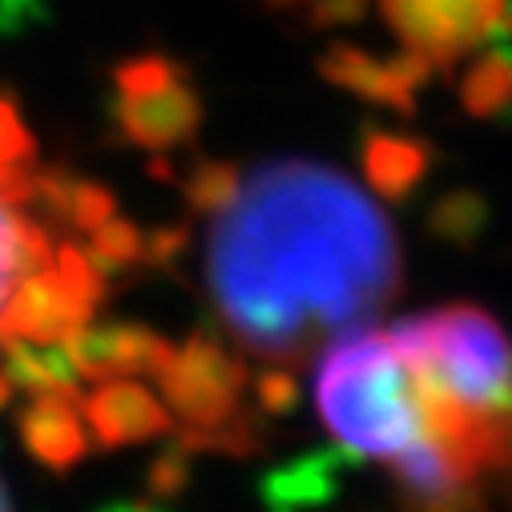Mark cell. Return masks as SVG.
I'll return each mask as SVG.
<instances>
[{
	"label": "cell",
	"mask_w": 512,
	"mask_h": 512,
	"mask_svg": "<svg viewBox=\"0 0 512 512\" xmlns=\"http://www.w3.org/2000/svg\"><path fill=\"white\" fill-rule=\"evenodd\" d=\"M404 283V250L383 214L339 166L271 158L242 178L210 226L206 291L250 355L303 367L359 331Z\"/></svg>",
	"instance_id": "cell-1"
},
{
	"label": "cell",
	"mask_w": 512,
	"mask_h": 512,
	"mask_svg": "<svg viewBox=\"0 0 512 512\" xmlns=\"http://www.w3.org/2000/svg\"><path fill=\"white\" fill-rule=\"evenodd\" d=\"M315 408L355 460H396L420 436L416 379L388 331L359 327L315 359Z\"/></svg>",
	"instance_id": "cell-2"
},
{
	"label": "cell",
	"mask_w": 512,
	"mask_h": 512,
	"mask_svg": "<svg viewBox=\"0 0 512 512\" xmlns=\"http://www.w3.org/2000/svg\"><path fill=\"white\" fill-rule=\"evenodd\" d=\"M408 371L468 412H512V343L480 303H448L388 327Z\"/></svg>",
	"instance_id": "cell-3"
},
{
	"label": "cell",
	"mask_w": 512,
	"mask_h": 512,
	"mask_svg": "<svg viewBox=\"0 0 512 512\" xmlns=\"http://www.w3.org/2000/svg\"><path fill=\"white\" fill-rule=\"evenodd\" d=\"M105 105L117 134L154 158L194 142L206 117V105L190 81V69L162 53L117 61L109 73Z\"/></svg>",
	"instance_id": "cell-4"
},
{
	"label": "cell",
	"mask_w": 512,
	"mask_h": 512,
	"mask_svg": "<svg viewBox=\"0 0 512 512\" xmlns=\"http://www.w3.org/2000/svg\"><path fill=\"white\" fill-rule=\"evenodd\" d=\"M105 299V275L93 267L89 250L77 242H57L45 271L17 279L5 299L9 339L29 343H69L93 323V311Z\"/></svg>",
	"instance_id": "cell-5"
},
{
	"label": "cell",
	"mask_w": 512,
	"mask_h": 512,
	"mask_svg": "<svg viewBox=\"0 0 512 512\" xmlns=\"http://www.w3.org/2000/svg\"><path fill=\"white\" fill-rule=\"evenodd\" d=\"M158 383L170 416H178L182 428H218L242 412L250 371L238 351H230L210 327H202L182 347H174V359L166 363Z\"/></svg>",
	"instance_id": "cell-6"
},
{
	"label": "cell",
	"mask_w": 512,
	"mask_h": 512,
	"mask_svg": "<svg viewBox=\"0 0 512 512\" xmlns=\"http://www.w3.org/2000/svg\"><path fill=\"white\" fill-rule=\"evenodd\" d=\"M396 41L448 73L460 57L496 41L508 0H375Z\"/></svg>",
	"instance_id": "cell-7"
},
{
	"label": "cell",
	"mask_w": 512,
	"mask_h": 512,
	"mask_svg": "<svg viewBox=\"0 0 512 512\" xmlns=\"http://www.w3.org/2000/svg\"><path fill=\"white\" fill-rule=\"evenodd\" d=\"M319 77L335 89H347V93L379 105V109L412 117L420 105V89L436 77V69L408 49H400L392 57H375L359 45L335 41L319 53Z\"/></svg>",
	"instance_id": "cell-8"
},
{
	"label": "cell",
	"mask_w": 512,
	"mask_h": 512,
	"mask_svg": "<svg viewBox=\"0 0 512 512\" xmlns=\"http://www.w3.org/2000/svg\"><path fill=\"white\" fill-rule=\"evenodd\" d=\"M73 367L81 379L109 383V379H134V375H162L174 359L166 335L142 323H89L69 343Z\"/></svg>",
	"instance_id": "cell-9"
},
{
	"label": "cell",
	"mask_w": 512,
	"mask_h": 512,
	"mask_svg": "<svg viewBox=\"0 0 512 512\" xmlns=\"http://www.w3.org/2000/svg\"><path fill=\"white\" fill-rule=\"evenodd\" d=\"M81 416L89 424V436L97 448L117 452V448H134L150 444L158 436L174 432L170 408L134 379H109L97 383L93 392L81 396Z\"/></svg>",
	"instance_id": "cell-10"
},
{
	"label": "cell",
	"mask_w": 512,
	"mask_h": 512,
	"mask_svg": "<svg viewBox=\"0 0 512 512\" xmlns=\"http://www.w3.org/2000/svg\"><path fill=\"white\" fill-rule=\"evenodd\" d=\"M355 154L367 186L383 202H408L436 166V146L420 134L388 130V125L363 121L355 134Z\"/></svg>",
	"instance_id": "cell-11"
},
{
	"label": "cell",
	"mask_w": 512,
	"mask_h": 512,
	"mask_svg": "<svg viewBox=\"0 0 512 512\" xmlns=\"http://www.w3.org/2000/svg\"><path fill=\"white\" fill-rule=\"evenodd\" d=\"M351 464L355 456L347 448L303 452L259 480V504L263 512H319L339 496L343 472Z\"/></svg>",
	"instance_id": "cell-12"
},
{
	"label": "cell",
	"mask_w": 512,
	"mask_h": 512,
	"mask_svg": "<svg viewBox=\"0 0 512 512\" xmlns=\"http://www.w3.org/2000/svg\"><path fill=\"white\" fill-rule=\"evenodd\" d=\"M17 436L25 452L53 476H65L89 456V432L77 400L61 396H37L17 412Z\"/></svg>",
	"instance_id": "cell-13"
},
{
	"label": "cell",
	"mask_w": 512,
	"mask_h": 512,
	"mask_svg": "<svg viewBox=\"0 0 512 512\" xmlns=\"http://www.w3.org/2000/svg\"><path fill=\"white\" fill-rule=\"evenodd\" d=\"M0 359L13 388L37 396H61L81 404V375L73 367V355L65 343H29V339H5L0 343Z\"/></svg>",
	"instance_id": "cell-14"
},
{
	"label": "cell",
	"mask_w": 512,
	"mask_h": 512,
	"mask_svg": "<svg viewBox=\"0 0 512 512\" xmlns=\"http://www.w3.org/2000/svg\"><path fill=\"white\" fill-rule=\"evenodd\" d=\"M456 97H460V105L472 121L512 117V53H508V45H500V41L484 45L468 61Z\"/></svg>",
	"instance_id": "cell-15"
},
{
	"label": "cell",
	"mask_w": 512,
	"mask_h": 512,
	"mask_svg": "<svg viewBox=\"0 0 512 512\" xmlns=\"http://www.w3.org/2000/svg\"><path fill=\"white\" fill-rule=\"evenodd\" d=\"M33 182H37V142L29 125L21 121L17 101L0 93V202L9 210L33 206Z\"/></svg>",
	"instance_id": "cell-16"
},
{
	"label": "cell",
	"mask_w": 512,
	"mask_h": 512,
	"mask_svg": "<svg viewBox=\"0 0 512 512\" xmlns=\"http://www.w3.org/2000/svg\"><path fill=\"white\" fill-rule=\"evenodd\" d=\"M492 222V202L476 190V186H452L444 190L428 214H424V234L440 246H456V250H472L484 230Z\"/></svg>",
	"instance_id": "cell-17"
},
{
	"label": "cell",
	"mask_w": 512,
	"mask_h": 512,
	"mask_svg": "<svg viewBox=\"0 0 512 512\" xmlns=\"http://www.w3.org/2000/svg\"><path fill=\"white\" fill-rule=\"evenodd\" d=\"M190 456H230V460H250V456H259L267 452L271 444V432L263 428V416L259 412H238L234 420L218 424V428H182L174 436Z\"/></svg>",
	"instance_id": "cell-18"
},
{
	"label": "cell",
	"mask_w": 512,
	"mask_h": 512,
	"mask_svg": "<svg viewBox=\"0 0 512 512\" xmlns=\"http://www.w3.org/2000/svg\"><path fill=\"white\" fill-rule=\"evenodd\" d=\"M238 190H242V170L222 158H198L182 182V198H186L190 214H198V218L226 214L234 206Z\"/></svg>",
	"instance_id": "cell-19"
},
{
	"label": "cell",
	"mask_w": 512,
	"mask_h": 512,
	"mask_svg": "<svg viewBox=\"0 0 512 512\" xmlns=\"http://www.w3.org/2000/svg\"><path fill=\"white\" fill-rule=\"evenodd\" d=\"M89 259L105 279L125 275L134 267H146V230L130 218L113 214L101 230L89 234Z\"/></svg>",
	"instance_id": "cell-20"
},
{
	"label": "cell",
	"mask_w": 512,
	"mask_h": 512,
	"mask_svg": "<svg viewBox=\"0 0 512 512\" xmlns=\"http://www.w3.org/2000/svg\"><path fill=\"white\" fill-rule=\"evenodd\" d=\"M194 456L174 440V444H166L154 460H150V468H146V500H158V504H166V500H178V496H186V488H190V480H194V464H190Z\"/></svg>",
	"instance_id": "cell-21"
},
{
	"label": "cell",
	"mask_w": 512,
	"mask_h": 512,
	"mask_svg": "<svg viewBox=\"0 0 512 512\" xmlns=\"http://www.w3.org/2000/svg\"><path fill=\"white\" fill-rule=\"evenodd\" d=\"M117 214V198L101 186V182H89V178H73V190H69V210H65V230H101L109 218Z\"/></svg>",
	"instance_id": "cell-22"
},
{
	"label": "cell",
	"mask_w": 512,
	"mask_h": 512,
	"mask_svg": "<svg viewBox=\"0 0 512 512\" xmlns=\"http://www.w3.org/2000/svg\"><path fill=\"white\" fill-rule=\"evenodd\" d=\"M254 408H259L263 420H279L291 416L299 408V379L291 367H267L254 375Z\"/></svg>",
	"instance_id": "cell-23"
},
{
	"label": "cell",
	"mask_w": 512,
	"mask_h": 512,
	"mask_svg": "<svg viewBox=\"0 0 512 512\" xmlns=\"http://www.w3.org/2000/svg\"><path fill=\"white\" fill-rule=\"evenodd\" d=\"M186 250H190V226L186 222H170V226L146 230V267L174 271L178 259H186Z\"/></svg>",
	"instance_id": "cell-24"
},
{
	"label": "cell",
	"mask_w": 512,
	"mask_h": 512,
	"mask_svg": "<svg viewBox=\"0 0 512 512\" xmlns=\"http://www.w3.org/2000/svg\"><path fill=\"white\" fill-rule=\"evenodd\" d=\"M21 214L0 202V303L9 299V283L21 275V238H17Z\"/></svg>",
	"instance_id": "cell-25"
},
{
	"label": "cell",
	"mask_w": 512,
	"mask_h": 512,
	"mask_svg": "<svg viewBox=\"0 0 512 512\" xmlns=\"http://www.w3.org/2000/svg\"><path fill=\"white\" fill-rule=\"evenodd\" d=\"M363 13H367V0H311L307 25L311 29H343V25H359Z\"/></svg>",
	"instance_id": "cell-26"
},
{
	"label": "cell",
	"mask_w": 512,
	"mask_h": 512,
	"mask_svg": "<svg viewBox=\"0 0 512 512\" xmlns=\"http://www.w3.org/2000/svg\"><path fill=\"white\" fill-rule=\"evenodd\" d=\"M484 508H488V504H484L480 484H464V488H452L448 496H436V500L416 504V508H408V512H484Z\"/></svg>",
	"instance_id": "cell-27"
},
{
	"label": "cell",
	"mask_w": 512,
	"mask_h": 512,
	"mask_svg": "<svg viewBox=\"0 0 512 512\" xmlns=\"http://www.w3.org/2000/svg\"><path fill=\"white\" fill-rule=\"evenodd\" d=\"M97 512H166L158 500H113V504H101Z\"/></svg>",
	"instance_id": "cell-28"
},
{
	"label": "cell",
	"mask_w": 512,
	"mask_h": 512,
	"mask_svg": "<svg viewBox=\"0 0 512 512\" xmlns=\"http://www.w3.org/2000/svg\"><path fill=\"white\" fill-rule=\"evenodd\" d=\"M263 5H267L271 13H291V9H307L311 0H263Z\"/></svg>",
	"instance_id": "cell-29"
},
{
	"label": "cell",
	"mask_w": 512,
	"mask_h": 512,
	"mask_svg": "<svg viewBox=\"0 0 512 512\" xmlns=\"http://www.w3.org/2000/svg\"><path fill=\"white\" fill-rule=\"evenodd\" d=\"M13 392H17V388H13V383H9V375H5V371H0V412H5V408H9Z\"/></svg>",
	"instance_id": "cell-30"
},
{
	"label": "cell",
	"mask_w": 512,
	"mask_h": 512,
	"mask_svg": "<svg viewBox=\"0 0 512 512\" xmlns=\"http://www.w3.org/2000/svg\"><path fill=\"white\" fill-rule=\"evenodd\" d=\"M0 512H13V504H9V492H5V484H0Z\"/></svg>",
	"instance_id": "cell-31"
}]
</instances>
